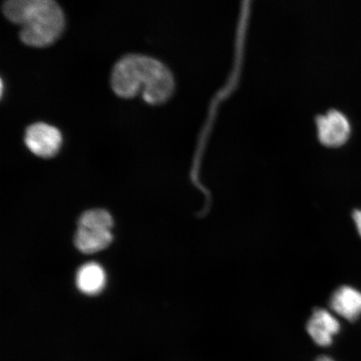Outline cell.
Segmentation results:
<instances>
[{"instance_id": "6da1fadb", "label": "cell", "mask_w": 361, "mask_h": 361, "mask_svg": "<svg viewBox=\"0 0 361 361\" xmlns=\"http://www.w3.org/2000/svg\"><path fill=\"white\" fill-rule=\"evenodd\" d=\"M114 92L132 98L142 90L144 100L160 105L169 100L174 90V79L169 68L155 59L130 55L121 59L113 69L111 78Z\"/></svg>"}, {"instance_id": "7a4b0ae2", "label": "cell", "mask_w": 361, "mask_h": 361, "mask_svg": "<svg viewBox=\"0 0 361 361\" xmlns=\"http://www.w3.org/2000/svg\"><path fill=\"white\" fill-rule=\"evenodd\" d=\"M3 12L21 26V42L29 47H49L65 28L64 13L52 0H11L4 4Z\"/></svg>"}, {"instance_id": "3957f363", "label": "cell", "mask_w": 361, "mask_h": 361, "mask_svg": "<svg viewBox=\"0 0 361 361\" xmlns=\"http://www.w3.org/2000/svg\"><path fill=\"white\" fill-rule=\"evenodd\" d=\"M25 142L35 155L51 158L60 152L62 135L55 126L38 123L30 126L26 129Z\"/></svg>"}, {"instance_id": "277c9868", "label": "cell", "mask_w": 361, "mask_h": 361, "mask_svg": "<svg viewBox=\"0 0 361 361\" xmlns=\"http://www.w3.org/2000/svg\"><path fill=\"white\" fill-rule=\"evenodd\" d=\"M318 137L323 145L329 147H338L348 141L350 135V125L343 113L331 110L326 115L316 119Z\"/></svg>"}, {"instance_id": "5b68a950", "label": "cell", "mask_w": 361, "mask_h": 361, "mask_svg": "<svg viewBox=\"0 0 361 361\" xmlns=\"http://www.w3.org/2000/svg\"><path fill=\"white\" fill-rule=\"evenodd\" d=\"M309 335L319 346L332 345L334 337L341 331V324L335 315L326 310L314 311L307 326Z\"/></svg>"}, {"instance_id": "8992f818", "label": "cell", "mask_w": 361, "mask_h": 361, "mask_svg": "<svg viewBox=\"0 0 361 361\" xmlns=\"http://www.w3.org/2000/svg\"><path fill=\"white\" fill-rule=\"evenodd\" d=\"M334 312L349 322H355L361 315V292L350 286L338 288L331 299Z\"/></svg>"}, {"instance_id": "52a82bcc", "label": "cell", "mask_w": 361, "mask_h": 361, "mask_svg": "<svg viewBox=\"0 0 361 361\" xmlns=\"http://www.w3.org/2000/svg\"><path fill=\"white\" fill-rule=\"evenodd\" d=\"M112 239L111 230L78 228L75 233V245L84 254H94L109 246Z\"/></svg>"}, {"instance_id": "ba28073f", "label": "cell", "mask_w": 361, "mask_h": 361, "mask_svg": "<svg viewBox=\"0 0 361 361\" xmlns=\"http://www.w3.org/2000/svg\"><path fill=\"white\" fill-rule=\"evenodd\" d=\"M106 274L101 265L97 263L85 264L76 274V284L85 295H94L105 287Z\"/></svg>"}, {"instance_id": "9c48e42d", "label": "cell", "mask_w": 361, "mask_h": 361, "mask_svg": "<svg viewBox=\"0 0 361 361\" xmlns=\"http://www.w3.org/2000/svg\"><path fill=\"white\" fill-rule=\"evenodd\" d=\"M113 219L107 211L92 209L85 212L78 221V228L97 230H111Z\"/></svg>"}, {"instance_id": "30bf717a", "label": "cell", "mask_w": 361, "mask_h": 361, "mask_svg": "<svg viewBox=\"0 0 361 361\" xmlns=\"http://www.w3.org/2000/svg\"><path fill=\"white\" fill-rule=\"evenodd\" d=\"M354 223L361 238V209L355 210L353 214Z\"/></svg>"}, {"instance_id": "8fae6325", "label": "cell", "mask_w": 361, "mask_h": 361, "mask_svg": "<svg viewBox=\"0 0 361 361\" xmlns=\"http://www.w3.org/2000/svg\"><path fill=\"white\" fill-rule=\"evenodd\" d=\"M315 361H336V360H333L331 357H328V356H320V357H319Z\"/></svg>"}]
</instances>
